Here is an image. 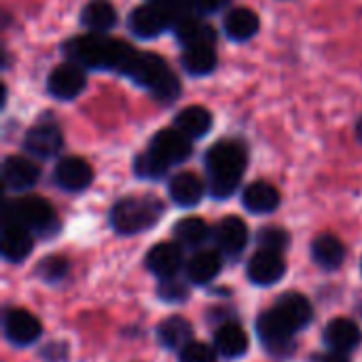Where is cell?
Returning a JSON list of instances; mask_svg holds the SVG:
<instances>
[{"label":"cell","instance_id":"8","mask_svg":"<svg viewBox=\"0 0 362 362\" xmlns=\"http://www.w3.org/2000/svg\"><path fill=\"white\" fill-rule=\"evenodd\" d=\"M148 151L170 168L187 161L191 157L193 146H191V138L185 136L180 129H161L153 138Z\"/></svg>","mask_w":362,"mask_h":362},{"label":"cell","instance_id":"36","mask_svg":"<svg viewBox=\"0 0 362 362\" xmlns=\"http://www.w3.org/2000/svg\"><path fill=\"white\" fill-rule=\"evenodd\" d=\"M159 297L170 303H180L189 297V288L185 282H180L176 276L174 278H163L159 284Z\"/></svg>","mask_w":362,"mask_h":362},{"label":"cell","instance_id":"1","mask_svg":"<svg viewBox=\"0 0 362 362\" xmlns=\"http://www.w3.org/2000/svg\"><path fill=\"white\" fill-rule=\"evenodd\" d=\"M64 53L68 62H74L81 68H106L119 70L123 74L138 51L123 40H112L98 32H91L68 40L64 45Z\"/></svg>","mask_w":362,"mask_h":362},{"label":"cell","instance_id":"7","mask_svg":"<svg viewBox=\"0 0 362 362\" xmlns=\"http://www.w3.org/2000/svg\"><path fill=\"white\" fill-rule=\"evenodd\" d=\"M257 333H259L261 341L265 344V348L269 352L288 354V350L293 348V337H295L297 331L276 310H269V312L259 316Z\"/></svg>","mask_w":362,"mask_h":362},{"label":"cell","instance_id":"21","mask_svg":"<svg viewBox=\"0 0 362 362\" xmlns=\"http://www.w3.org/2000/svg\"><path fill=\"white\" fill-rule=\"evenodd\" d=\"M242 202L246 210H250L252 214H269L280 206V193L274 185L265 180H257L244 189Z\"/></svg>","mask_w":362,"mask_h":362},{"label":"cell","instance_id":"11","mask_svg":"<svg viewBox=\"0 0 362 362\" xmlns=\"http://www.w3.org/2000/svg\"><path fill=\"white\" fill-rule=\"evenodd\" d=\"M62 146H64V136H62L59 127L53 123H40V125L32 127L23 140V148L30 155L40 157V159L55 157L62 151Z\"/></svg>","mask_w":362,"mask_h":362},{"label":"cell","instance_id":"3","mask_svg":"<svg viewBox=\"0 0 362 362\" xmlns=\"http://www.w3.org/2000/svg\"><path fill=\"white\" fill-rule=\"evenodd\" d=\"M140 87H146L159 102H174L180 95V81L155 53L138 51L123 72Z\"/></svg>","mask_w":362,"mask_h":362},{"label":"cell","instance_id":"30","mask_svg":"<svg viewBox=\"0 0 362 362\" xmlns=\"http://www.w3.org/2000/svg\"><path fill=\"white\" fill-rule=\"evenodd\" d=\"M191 322L180 318V316H172L165 318L159 327H157V337L159 341L170 348V350H182L187 344H191Z\"/></svg>","mask_w":362,"mask_h":362},{"label":"cell","instance_id":"24","mask_svg":"<svg viewBox=\"0 0 362 362\" xmlns=\"http://www.w3.org/2000/svg\"><path fill=\"white\" fill-rule=\"evenodd\" d=\"M312 257L314 261L327 269V272H333V269H339L346 261V248L344 244L331 235V233H325V235H318L312 244Z\"/></svg>","mask_w":362,"mask_h":362},{"label":"cell","instance_id":"32","mask_svg":"<svg viewBox=\"0 0 362 362\" xmlns=\"http://www.w3.org/2000/svg\"><path fill=\"white\" fill-rule=\"evenodd\" d=\"M70 265L64 257L53 255V257H45L38 267H36V276L45 282H59L66 274H68Z\"/></svg>","mask_w":362,"mask_h":362},{"label":"cell","instance_id":"39","mask_svg":"<svg viewBox=\"0 0 362 362\" xmlns=\"http://www.w3.org/2000/svg\"><path fill=\"white\" fill-rule=\"evenodd\" d=\"M356 138H358V142L362 144V117L358 119V123H356Z\"/></svg>","mask_w":362,"mask_h":362},{"label":"cell","instance_id":"27","mask_svg":"<svg viewBox=\"0 0 362 362\" xmlns=\"http://www.w3.org/2000/svg\"><path fill=\"white\" fill-rule=\"evenodd\" d=\"M81 21L91 32H108L117 23V8L108 0H91L81 13Z\"/></svg>","mask_w":362,"mask_h":362},{"label":"cell","instance_id":"31","mask_svg":"<svg viewBox=\"0 0 362 362\" xmlns=\"http://www.w3.org/2000/svg\"><path fill=\"white\" fill-rule=\"evenodd\" d=\"M210 235V229H208V223L204 218H197V216H187L182 221H178L174 225V238L180 246H187V248H197L202 246Z\"/></svg>","mask_w":362,"mask_h":362},{"label":"cell","instance_id":"33","mask_svg":"<svg viewBox=\"0 0 362 362\" xmlns=\"http://www.w3.org/2000/svg\"><path fill=\"white\" fill-rule=\"evenodd\" d=\"M257 242H259L261 250H269V252H278L280 255L288 246L291 238L280 227H263L259 231V235H257Z\"/></svg>","mask_w":362,"mask_h":362},{"label":"cell","instance_id":"22","mask_svg":"<svg viewBox=\"0 0 362 362\" xmlns=\"http://www.w3.org/2000/svg\"><path fill=\"white\" fill-rule=\"evenodd\" d=\"M223 28L231 40H238V42L250 40L259 32V15L246 6H238L225 15Z\"/></svg>","mask_w":362,"mask_h":362},{"label":"cell","instance_id":"34","mask_svg":"<svg viewBox=\"0 0 362 362\" xmlns=\"http://www.w3.org/2000/svg\"><path fill=\"white\" fill-rule=\"evenodd\" d=\"M134 170H136V174L142 176V178H161V176L165 174L168 165H165L161 159H157L151 151H146V153H142V155L136 159Z\"/></svg>","mask_w":362,"mask_h":362},{"label":"cell","instance_id":"17","mask_svg":"<svg viewBox=\"0 0 362 362\" xmlns=\"http://www.w3.org/2000/svg\"><path fill=\"white\" fill-rule=\"evenodd\" d=\"M38 176H40L38 165L28 157L11 155L2 163V178L6 182V187L13 191H25V189L34 187L38 182Z\"/></svg>","mask_w":362,"mask_h":362},{"label":"cell","instance_id":"16","mask_svg":"<svg viewBox=\"0 0 362 362\" xmlns=\"http://www.w3.org/2000/svg\"><path fill=\"white\" fill-rule=\"evenodd\" d=\"M362 333L358 325L350 318H335L325 329V344L333 352L350 354L361 346Z\"/></svg>","mask_w":362,"mask_h":362},{"label":"cell","instance_id":"19","mask_svg":"<svg viewBox=\"0 0 362 362\" xmlns=\"http://www.w3.org/2000/svg\"><path fill=\"white\" fill-rule=\"evenodd\" d=\"M248 244V227L242 218L238 216H227L218 223L216 227V246L221 252L229 257L242 255V250Z\"/></svg>","mask_w":362,"mask_h":362},{"label":"cell","instance_id":"38","mask_svg":"<svg viewBox=\"0 0 362 362\" xmlns=\"http://www.w3.org/2000/svg\"><path fill=\"white\" fill-rule=\"evenodd\" d=\"M312 362H350L348 358V354H341V352H333V350H329V352H320V354H314L312 356Z\"/></svg>","mask_w":362,"mask_h":362},{"label":"cell","instance_id":"4","mask_svg":"<svg viewBox=\"0 0 362 362\" xmlns=\"http://www.w3.org/2000/svg\"><path fill=\"white\" fill-rule=\"evenodd\" d=\"M163 214V206L155 197H125L112 206L110 225L121 235H134L151 229Z\"/></svg>","mask_w":362,"mask_h":362},{"label":"cell","instance_id":"23","mask_svg":"<svg viewBox=\"0 0 362 362\" xmlns=\"http://www.w3.org/2000/svg\"><path fill=\"white\" fill-rule=\"evenodd\" d=\"M214 348L225 358H240L248 350V335H246V331L240 325L227 322V325H223L216 331V335H214Z\"/></svg>","mask_w":362,"mask_h":362},{"label":"cell","instance_id":"28","mask_svg":"<svg viewBox=\"0 0 362 362\" xmlns=\"http://www.w3.org/2000/svg\"><path fill=\"white\" fill-rule=\"evenodd\" d=\"M185 70L193 76H204V74H210L214 68H216V53H214V47L212 45H189L185 47L182 51V57H180Z\"/></svg>","mask_w":362,"mask_h":362},{"label":"cell","instance_id":"25","mask_svg":"<svg viewBox=\"0 0 362 362\" xmlns=\"http://www.w3.org/2000/svg\"><path fill=\"white\" fill-rule=\"evenodd\" d=\"M172 28H174V32H176V38H178L185 47H189V45H202V42L214 45V40H216L214 30H212L208 23H202L193 13H191V15H185V17H180V19H176Z\"/></svg>","mask_w":362,"mask_h":362},{"label":"cell","instance_id":"10","mask_svg":"<svg viewBox=\"0 0 362 362\" xmlns=\"http://www.w3.org/2000/svg\"><path fill=\"white\" fill-rule=\"evenodd\" d=\"M87 85V78H85V72L78 64L74 62H66V64H59L51 74H49V81H47V87H49V93L55 95L57 100H74L76 95L83 93Z\"/></svg>","mask_w":362,"mask_h":362},{"label":"cell","instance_id":"20","mask_svg":"<svg viewBox=\"0 0 362 362\" xmlns=\"http://www.w3.org/2000/svg\"><path fill=\"white\" fill-rule=\"evenodd\" d=\"M170 197L180 208H193L204 197V182L193 172H180L170 180Z\"/></svg>","mask_w":362,"mask_h":362},{"label":"cell","instance_id":"26","mask_svg":"<svg viewBox=\"0 0 362 362\" xmlns=\"http://www.w3.org/2000/svg\"><path fill=\"white\" fill-rule=\"evenodd\" d=\"M223 269L221 255L216 250H202L191 257L187 263V276L193 284H208L212 282Z\"/></svg>","mask_w":362,"mask_h":362},{"label":"cell","instance_id":"40","mask_svg":"<svg viewBox=\"0 0 362 362\" xmlns=\"http://www.w3.org/2000/svg\"><path fill=\"white\" fill-rule=\"evenodd\" d=\"M361 269H362V263H361Z\"/></svg>","mask_w":362,"mask_h":362},{"label":"cell","instance_id":"15","mask_svg":"<svg viewBox=\"0 0 362 362\" xmlns=\"http://www.w3.org/2000/svg\"><path fill=\"white\" fill-rule=\"evenodd\" d=\"M146 267L157 278H174L182 267V250L174 242H159L146 255Z\"/></svg>","mask_w":362,"mask_h":362},{"label":"cell","instance_id":"29","mask_svg":"<svg viewBox=\"0 0 362 362\" xmlns=\"http://www.w3.org/2000/svg\"><path fill=\"white\" fill-rule=\"evenodd\" d=\"M176 129L189 138H202L212 129V115L204 106H187L176 115Z\"/></svg>","mask_w":362,"mask_h":362},{"label":"cell","instance_id":"6","mask_svg":"<svg viewBox=\"0 0 362 362\" xmlns=\"http://www.w3.org/2000/svg\"><path fill=\"white\" fill-rule=\"evenodd\" d=\"M127 25L129 32L138 38H157L159 34L174 25V17L165 6L148 2L129 13Z\"/></svg>","mask_w":362,"mask_h":362},{"label":"cell","instance_id":"13","mask_svg":"<svg viewBox=\"0 0 362 362\" xmlns=\"http://www.w3.org/2000/svg\"><path fill=\"white\" fill-rule=\"evenodd\" d=\"M284 274H286V263L278 252L259 250L248 261V278L257 286H272L280 282Z\"/></svg>","mask_w":362,"mask_h":362},{"label":"cell","instance_id":"5","mask_svg":"<svg viewBox=\"0 0 362 362\" xmlns=\"http://www.w3.org/2000/svg\"><path fill=\"white\" fill-rule=\"evenodd\" d=\"M4 218H15L34 233H49L57 225L55 210L38 195H25L4 206Z\"/></svg>","mask_w":362,"mask_h":362},{"label":"cell","instance_id":"14","mask_svg":"<svg viewBox=\"0 0 362 362\" xmlns=\"http://www.w3.org/2000/svg\"><path fill=\"white\" fill-rule=\"evenodd\" d=\"M32 252V231L15 218L2 223V257L11 263H21Z\"/></svg>","mask_w":362,"mask_h":362},{"label":"cell","instance_id":"18","mask_svg":"<svg viewBox=\"0 0 362 362\" xmlns=\"http://www.w3.org/2000/svg\"><path fill=\"white\" fill-rule=\"evenodd\" d=\"M274 310L295 329V331H301L303 327H308L314 318V310H312V303L305 295L301 293H284L278 297Z\"/></svg>","mask_w":362,"mask_h":362},{"label":"cell","instance_id":"35","mask_svg":"<svg viewBox=\"0 0 362 362\" xmlns=\"http://www.w3.org/2000/svg\"><path fill=\"white\" fill-rule=\"evenodd\" d=\"M216 348L202 341H191L180 350V362H216Z\"/></svg>","mask_w":362,"mask_h":362},{"label":"cell","instance_id":"12","mask_svg":"<svg viewBox=\"0 0 362 362\" xmlns=\"http://www.w3.org/2000/svg\"><path fill=\"white\" fill-rule=\"evenodd\" d=\"M55 182L70 193L76 191H85L91 180H93V170L91 165L81 159V157H66L55 165V174H53Z\"/></svg>","mask_w":362,"mask_h":362},{"label":"cell","instance_id":"37","mask_svg":"<svg viewBox=\"0 0 362 362\" xmlns=\"http://www.w3.org/2000/svg\"><path fill=\"white\" fill-rule=\"evenodd\" d=\"M227 2H229V0H191V6H193L197 13L208 15V13H216V11H221Z\"/></svg>","mask_w":362,"mask_h":362},{"label":"cell","instance_id":"9","mask_svg":"<svg viewBox=\"0 0 362 362\" xmlns=\"http://www.w3.org/2000/svg\"><path fill=\"white\" fill-rule=\"evenodd\" d=\"M40 333H42L40 320L28 310L15 308L4 314V335L13 346L17 348L32 346L40 337Z\"/></svg>","mask_w":362,"mask_h":362},{"label":"cell","instance_id":"2","mask_svg":"<svg viewBox=\"0 0 362 362\" xmlns=\"http://www.w3.org/2000/svg\"><path fill=\"white\" fill-rule=\"evenodd\" d=\"M246 148L235 140H221L206 153L208 187L216 199L231 197L246 172Z\"/></svg>","mask_w":362,"mask_h":362}]
</instances>
